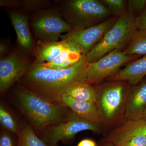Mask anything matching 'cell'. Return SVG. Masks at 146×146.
I'll use <instances>...</instances> for the list:
<instances>
[{"label":"cell","instance_id":"cell-1","mask_svg":"<svg viewBox=\"0 0 146 146\" xmlns=\"http://www.w3.org/2000/svg\"><path fill=\"white\" fill-rule=\"evenodd\" d=\"M87 64L84 55L77 64L64 70H54L33 63L18 82L28 89L60 102L62 96L72 86L87 82Z\"/></svg>","mask_w":146,"mask_h":146},{"label":"cell","instance_id":"cell-2","mask_svg":"<svg viewBox=\"0 0 146 146\" xmlns=\"http://www.w3.org/2000/svg\"><path fill=\"white\" fill-rule=\"evenodd\" d=\"M17 106L32 126L44 131L50 126L65 121L71 112L62 102L18 85L15 91Z\"/></svg>","mask_w":146,"mask_h":146},{"label":"cell","instance_id":"cell-3","mask_svg":"<svg viewBox=\"0 0 146 146\" xmlns=\"http://www.w3.org/2000/svg\"><path fill=\"white\" fill-rule=\"evenodd\" d=\"M56 3L60 15L74 30L97 25L113 17L98 0H63Z\"/></svg>","mask_w":146,"mask_h":146},{"label":"cell","instance_id":"cell-4","mask_svg":"<svg viewBox=\"0 0 146 146\" xmlns=\"http://www.w3.org/2000/svg\"><path fill=\"white\" fill-rule=\"evenodd\" d=\"M135 18L128 12L119 17L99 42L84 55L86 63L95 62L114 50H123L138 30Z\"/></svg>","mask_w":146,"mask_h":146},{"label":"cell","instance_id":"cell-5","mask_svg":"<svg viewBox=\"0 0 146 146\" xmlns=\"http://www.w3.org/2000/svg\"><path fill=\"white\" fill-rule=\"evenodd\" d=\"M29 22L36 43L57 42L61 35L74 30L56 7L51 6L29 15Z\"/></svg>","mask_w":146,"mask_h":146},{"label":"cell","instance_id":"cell-6","mask_svg":"<svg viewBox=\"0 0 146 146\" xmlns=\"http://www.w3.org/2000/svg\"><path fill=\"white\" fill-rule=\"evenodd\" d=\"M125 81H112L97 89L96 104L102 120L112 121L125 108L126 100L131 87Z\"/></svg>","mask_w":146,"mask_h":146},{"label":"cell","instance_id":"cell-7","mask_svg":"<svg viewBox=\"0 0 146 146\" xmlns=\"http://www.w3.org/2000/svg\"><path fill=\"white\" fill-rule=\"evenodd\" d=\"M100 129V123L80 117L72 112L65 121L46 129L43 140L48 146H58L60 141H70L81 131L90 130L98 132Z\"/></svg>","mask_w":146,"mask_h":146},{"label":"cell","instance_id":"cell-8","mask_svg":"<svg viewBox=\"0 0 146 146\" xmlns=\"http://www.w3.org/2000/svg\"><path fill=\"white\" fill-rule=\"evenodd\" d=\"M140 56L127 55L122 50H114L99 60L87 63L86 72L87 82H99L115 74L123 65L140 58Z\"/></svg>","mask_w":146,"mask_h":146},{"label":"cell","instance_id":"cell-9","mask_svg":"<svg viewBox=\"0 0 146 146\" xmlns=\"http://www.w3.org/2000/svg\"><path fill=\"white\" fill-rule=\"evenodd\" d=\"M26 55L13 51L0 59V93L5 94L16 82L19 81L31 65Z\"/></svg>","mask_w":146,"mask_h":146},{"label":"cell","instance_id":"cell-10","mask_svg":"<svg viewBox=\"0 0 146 146\" xmlns=\"http://www.w3.org/2000/svg\"><path fill=\"white\" fill-rule=\"evenodd\" d=\"M119 17L113 16L97 25L82 30H73L61 35L60 40H65L74 46L85 55L102 39Z\"/></svg>","mask_w":146,"mask_h":146},{"label":"cell","instance_id":"cell-11","mask_svg":"<svg viewBox=\"0 0 146 146\" xmlns=\"http://www.w3.org/2000/svg\"><path fill=\"white\" fill-rule=\"evenodd\" d=\"M9 16L17 36L21 51L25 55H33L36 47L29 22L28 14L19 11L10 9Z\"/></svg>","mask_w":146,"mask_h":146},{"label":"cell","instance_id":"cell-12","mask_svg":"<svg viewBox=\"0 0 146 146\" xmlns=\"http://www.w3.org/2000/svg\"><path fill=\"white\" fill-rule=\"evenodd\" d=\"M146 108V79L130 88L125 108L127 121L141 119Z\"/></svg>","mask_w":146,"mask_h":146},{"label":"cell","instance_id":"cell-13","mask_svg":"<svg viewBox=\"0 0 146 146\" xmlns=\"http://www.w3.org/2000/svg\"><path fill=\"white\" fill-rule=\"evenodd\" d=\"M146 76V55L126 64L125 67L108 80L112 81H125L136 85Z\"/></svg>","mask_w":146,"mask_h":146},{"label":"cell","instance_id":"cell-14","mask_svg":"<svg viewBox=\"0 0 146 146\" xmlns=\"http://www.w3.org/2000/svg\"><path fill=\"white\" fill-rule=\"evenodd\" d=\"M60 102L80 117L98 123L102 122L96 103L80 101L65 95Z\"/></svg>","mask_w":146,"mask_h":146},{"label":"cell","instance_id":"cell-15","mask_svg":"<svg viewBox=\"0 0 146 146\" xmlns=\"http://www.w3.org/2000/svg\"><path fill=\"white\" fill-rule=\"evenodd\" d=\"M68 44V42L65 40L49 43H36L33 54L35 60L33 63L44 64L52 62L58 57Z\"/></svg>","mask_w":146,"mask_h":146},{"label":"cell","instance_id":"cell-16","mask_svg":"<svg viewBox=\"0 0 146 146\" xmlns=\"http://www.w3.org/2000/svg\"><path fill=\"white\" fill-rule=\"evenodd\" d=\"M67 42L69 44L68 47L63 50L55 60L52 62L42 64L50 69L62 70L70 68L79 63L83 55L74 46Z\"/></svg>","mask_w":146,"mask_h":146},{"label":"cell","instance_id":"cell-17","mask_svg":"<svg viewBox=\"0 0 146 146\" xmlns=\"http://www.w3.org/2000/svg\"><path fill=\"white\" fill-rule=\"evenodd\" d=\"M0 5L30 15L50 7L51 2L47 0H1Z\"/></svg>","mask_w":146,"mask_h":146},{"label":"cell","instance_id":"cell-18","mask_svg":"<svg viewBox=\"0 0 146 146\" xmlns=\"http://www.w3.org/2000/svg\"><path fill=\"white\" fill-rule=\"evenodd\" d=\"M146 135V120H128L114 131L111 136L112 141L132 136Z\"/></svg>","mask_w":146,"mask_h":146},{"label":"cell","instance_id":"cell-19","mask_svg":"<svg viewBox=\"0 0 146 146\" xmlns=\"http://www.w3.org/2000/svg\"><path fill=\"white\" fill-rule=\"evenodd\" d=\"M64 95L80 101L96 103V90L92 84L87 82H81L74 85L68 89Z\"/></svg>","mask_w":146,"mask_h":146},{"label":"cell","instance_id":"cell-20","mask_svg":"<svg viewBox=\"0 0 146 146\" xmlns=\"http://www.w3.org/2000/svg\"><path fill=\"white\" fill-rule=\"evenodd\" d=\"M17 146H48L38 137L31 126L23 123L20 126Z\"/></svg>","mask_w":146,"mask_h":146},{"label":"cell","instance_id":"cell-21","mask_svg":"<svg viewBox=\"0 0 146 146\" xmlns=\"http://www.w3.org/2000/svg\"><path fill=\"white\" fill-rule=\"evenodd\" d=\"M123 51L127 55H145L146 30H137Z\"/></svg>","mask_w":146,"mask_h":146},{"label":"cell","instance_id":"cell-22","mask_svg":"<svg viewBox=\"0 0 146 146\" xmlns=\"http://www.w3.org/2000/svg\"><path fill=\"white\" fill-rule=\"evenodd\" d=\"M0 122L6 130L17 135L20 129V126L10 112L2 104L0 105Z\"/></svg>","mask_w":146,"mask_h":146},{"label":"cell","instance_id":"cell-23","mask_svg":"<svg viewBox=\"0 0 146 146\" xmlns=\"http://www.w3.org/2000/svg\"><path fill=\"white\" fill-rule=\"evenodd\" d=\"M112 16L119 17L127 13V1L125 0H100Z\"/></svg>","mask_w":146,"mask_h":146},{"label":"cell","instance_id":"cell-24","mask_svg":"<svg viewBox=\"0 0 146 146\" xmlns=\"http://www.w3.org/2000/svg\"><path fill=\"white\" fill-rule=\"evenodd\" d=\"M112 142L113 146H146V135L132 136Z\"/></svg>","mask_w":146,"mask_h":146},{"label":"cell","instance_id":"cell-25","mask_svg":"<svg viewBox=\"0 0 146 146\" xmlns=\"http://www.w3.org/2000/svg\"><path fill=\"white\" fill-rule=\"evenodd\" d=\"M127 12L133 17L140 15L146 7V0H127Z\"/></svg>","mask_w":146,"mask_h":146},{"label":"cell","instance_id":"cell-26","mask_svg":"<svg viewBox=\"0 0 146 146\" xmlns=\"http://www.w3.org/2000/svg\"><path fill=\"white\" fill-rule=\"evenodd\" d=\"M135 21L138 30H146V7L143 12L135 18Z\"/></svg>","mask_w":146,"mask_h":146},{"label":"cell","instance_id":"cell-27","mask_svg":"<svg viewBox=\"0 0 146 146\" xmlns=\"http://www.w3.org/2000/svg\"><path fill=\"white\" fill-rule=\"evenodd\" d=\"M0 146H14L13 138L8 132L4 131L1 133Z\"/></svg>","mask_w":146,"mask_h":146},{"label":"cell","instance_id":"cell-28","mask_svg":"<svg viewBox=\"0 0 146 146\" xmlns=\"http://www.w3.org/2000/svg\"><path fill=\"white\" fill-rule=\"evenodd\" d=\"M77 146H97L96 143L92 139L85 138L80 141Z\"/></svg>","mask_w":146,"mask_h":146},{"label":"cell","instance_id":"cell-29","mask_svg":"<svg viewBox=\"0 0 146 146\" xmlns=\"http://www.w3.org/2000/svg\"><path fill=\"white\" fill-rule=\"evenodd\" d=\"M8 47L4 42H1L0 44V54L1 57L5 56L8 52Z\"/></svg>","mask_w":146,"mask_h":146},{"label":"cell","instance_id":"cell-30","mask_svg":"<svg viewBox=\"0 0 146 146\" xmlns=\"http://www.w3.org/2000/svg\"><path fill=\"white\" fill-rule=\"evenodd\" d=\"M141 119H144L146 120V108L144 111L143 114V117Z\"/></svg>","mask_w":146,"mask_h":146}]
</instances>
